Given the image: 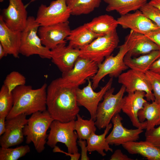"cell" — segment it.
<instances>
[{
    "label": "cell",
    "mask_w": 160,
    "mask_h": 160,
    "mask_svg": "<svg viewBox=\"0 0 160 160\" xmlns=\"http://www.w3.org/2000/svg\"><path fill=\"white\" fill-rule=\"evenodd\" d=\"M144 35L155 43L160 51V28L152 30Z\"/></svg>",
    "instance_id": "cell-37"
},
{
    "label": "cell",
    "mask_w": 160,
    "mask_h": 160,
    "mask_svg": "<svg viewBox=\"0 0 160 160\" xmlns=\"http://www.w3.org/2000/svg\"><path fill=\"white\" fill-rule=\"evenodd\" d=\"M37 0H31L30 1V3H31V2H34L36 1H37Z\"/></svg>",
    "instance_id": "cell-45"
},
{
    "label": "cell",
    "mask_w": 160,
    "mask_h": 160,
    "mask_svg": "<svg viewBox=\"0 0 160 160\" xmlns=\"http://www.w3.org/2000/svg\"><path fill=\"white\" fill-rule=\"evenodd\" d=\"M133 36V32L131 30L126 36L124 43L119 47V51L117 54L107 56L98 65L97 73L91 78L92 87L94 90L97 88L100 81L106 76L108 75L111 77H118L123 71L128 68L124 63V58L130 48Z\"/></svg>",
    "instance_id": "cell-3"
},
{
    "label": "cell",
    "mask_w": 160,
    "mask_h": 160,
    "mask_svg": "<svg viewBox=\"0 0 160 160\" xmlns=\"http://www.w3.org/2000/svg\"><path fill=\"white\" fill-rule=\"evenodd\" d=\"M77 88L67 85L60 77L53 80L47 86V110L54 120L62 122L75 120L80 111Z\"/></svg>",
    "instance_id": "cell-1"
},
{
    "label": "cell",
    "mask_w": 160,
    "mask_h": 160,
    "mask_svg": "<svg viewBox=\"0 0 160 160\" xmlns=\"http://www.w3.org/2000/svg\"><path fill=\"white\" fill-rule=\"evenodd\" d=\"M46 83L33 89L30 85L20 86L12 91L13 103L12 108L6 117L9 119L19 114L31 115L47 110Z\"/></svg>",
    "instance_id": "cell-2"
},
{
    "label": "cell",
    "mask_w": 160,
    "mask_h": 160,
    "mask_svg": "<svg viewBox=\"0 0 160 160\" xmlns=\"http://www.w3.org/2000/svg\"><path fill=\"white\" fill-rule=\"evenodd\" d=\"M150 82L155 98L154 101L160 103V74L149 70L146 73Z\"/></svg>",
    "instance_id": "cell-35"
},
{
    "label": "cell",
    "mask_w": 160,
    "mask_h": 160,
    "mask_svg": "<svg viewBox=\"0 0 160 160\" xmlns=\"http://www.w3.org/2000/svg\"><path fill=\"white\" fill-rule=\"evenodd\" d=\"M40 26L35 18L28 17L26 27L21 32L20 54L27 57L36 55L42 58L51 59V50L42 44L38 35Z\"/></svg>",
    "instance_id": "cell-5"
},
{
    "label": "cell",
    "mask_w": 160,
    "mask_h": 160,
    "mask_svg": "<svg viewBox=\"0 0 160 160\" xmlns=\"http://www.w3.org/2000/svg\"><path fill=\"white\" fill-rule=\"evenodd\" d=\"M26 81V78L23 75L18 72L13 71L7 75L3 84L11 93L17 87L25 85Z\"/></svg>",
    "instance_id": "cell-33"
},
{
    "label": "cell",
    "mask_w": 160,
    "mask_h": 160,
    "mask_svg": "<svg viewBox=\"0 0 160 160\" xmlns=\"http://www.w3.org/2000/svg\"><path fill=\"white\" fill-rule=\"evenodd\" d=\"M145 140L160 149V125L145 133Z\"/></svg>",
    "instance_id": "cell-36"
},
{
    "label": "cell",
    "mask_w": 160,
    "mask_h": 160,
    "mask_svg": "<svg viewBox=\"0 0 160 160\" xmlns=\"http://www.w3.org/2000/svg\"><path fill=\"white\" fill-rule=\"evenodd\" d=\"M149 70L160 74V57L152 63L150 67Z\"/></svg>",
    "instance_id": "cell-41"
},
{
    "label": "cell",
    "mask_w": 160,
    "mask_h": 160,
    "mask_svg": "<svg viewBox=\"0 0 160 160\" xmlns=\"http://www.w3.org/2000/svg\"><path fill=\"white\" fill-rule=\"evenodd\" d=\"M85 24L94 33L101 36L106 35L116 30L119 25L117 20L107 14L95 17L91 21Z\"/></svg>",
    "instance_id": "cell-24"
},
{
    "label": "cell",
    "mask_w": 160,
    "mask_h": 160,
    "mask_svg": "<svg viewBox=\"0 0 160 160\" xmlns=\"http://www.w3.org/2000/svg\"><path fill=\"white\" fill-rule=\"evenodd\" d=\"M103 0H66L71 15L87 14L99 7Z\"/></svg>",
    "instance_id": "cell-29"
},
{
    "label": "cell",
    "mask_w": 160,
    "mask_h": 160,
    "mask_svg": "<svg viewBox=\"0 0 160 160\" xmlns=\"http://www.w3.org/2000/svg\"><path fill=\"white\" fill-rule=\"evenodd\" d=\"M13 99L12 92L4 84L0 90V116L6 117L11 111L13 105Z\"/></svg>",
    "instance_id": "cell-32"
},
{
    "label": "cell",
    "mask_w": 160,
    "mask_h": 160,
    "mask_svg": "<svg viewBox=\"0 0 160 160\" xmlns=\"http://www.w3.org/2000/svg\"><path fill=\"white\" fill-rule=\"evenodd\" d=\"M98 64L88 59L79 57L73 67L70 71L62 73L61 79L67 85L77 88L85 83L97 73Z\"/></svg>",
    "instance_id": "cell-10"
},
{
    "label": "cell",
    "mask_w": 160,
    "mask_h": 160,
    "mask_svg": "<svg viewBox=\"0 0 160 160\" xmlns=\"http://www.w3.org/2000/svg\"><path fill=\"white\" fill-rule=\"evenodd\" d=\"M131 154H139L148 160H160V149L147 141H131L121 145Z\"/></svg>",
    "instance_id": "cell-21"
},
{
    "label": "cell",
    "mask_w": 160,
    "mask_h": 160,
    "mask_svg": "<svg viewBox=\"0 0 160 160\" xmlns=\"http://www.w3.org/2000/svg\"><path fill=\"white\" fill-rule=\"evenodd\" d=\"M117 20L118 25L123 28H129L135 33L143 34L159 28L140 9L133 13L121 15Z\"/></svg>",
    "instance_id": "cell-18"
},
{
    "label": "cell",
    "mask_w": 160,
    "mask_h": 160,
    "mask_svg": "<svg viewBox=\"0 0 160 160\" xmlns=\"http://www.w3.org/2000/svg\"><path fill=\"white\" fill-rule=\"evenodd\" d=\"M7 56L4 49L0 44V59H1L3 57Z\"/></svg>",
    "instance_id": "cell-44"
},
{
    "label": "cell",
    "mask_w": 160,
    "mask_h": 160,
    "mask_svg": "<svg viewBox=\"0 0 160 160\" xmlns=\"http://www.w3.org/2000/svg\"><path fill=\"white\" fill-rule=\"evenodd\" d=\"M71 31L68 21L50 25L40 26L38 33L42 44L51 50L58 44L66 42V38Z\"/></svg>",
    "instance_id": "cell-15"
},
{
    "label": "cell",
    "mask_w": 160,
    "mask_h": 160,
    "mask_svg": "<svg viewBox=\"0 0 160 160\" xmlns=\"http://www.w3.org/2000/svg\"><path fill=\"white\" fill-rule=\"evenodd\" d=\"M77 142L81 149L80 160H89V158L87 155V152L88 150L87 141L85 140L79 139V140L77 141Z\"/></svg>",
    "instance_id": "cell-38"
},
{
    "label": "cell",
    "mask_w": 160,
    "mask_h": 160,
    "mask_svg": "<svg viewBox=\"0 0 160 160\" xmlns=\"http://www.w3.org/2000/svg\"><path fill=\"white\" fill-rule=\"evenodd\" d=\"M77 120L75 121V130L79 139L87 140L97 129L95 121L92 118L84 119L78 114Z\"/></svg>",
    "instance_id": "cell-30"
},
{
    "label": "cell",
    "mask_w": 160,
    "mask_h": 160,
    "mask_svg": "<svg viewBox=\"0 0 160 160\" xmlns=\"http://www.w3.org/2000/svg\"><path fill=\"white\" fill-rule=\"evenodd\" d=\"M53 152L54 153L60 152L65 154L66 155L69 156L71 158V160H78L81 157V154L79 153L71 154L69 153H66L61 150L60 148L56 145L53 148Z\"/></svg>",
    "instance_id": "cell-40"
},
{
    "label": "cell",
    "mask_w": 160,
    "mask_h": 160,
    "mask_svg": "<svg viewBox=\"0 0 160 160\" xmlns=\"http://www.w3.org/2000/svg\"><path fill=\"white\" fill-rule=\"evenodd\" d=\"M23 0H9L8 7L0 15L7 26L15 31L22 32L26 25L28 13Z\"/></svg>",
    "instance_id": "cell-13"
},
{
    "label": "cell",
    "mask_w": 160,
    "mask_h": 160,
    "mask_svg": "<svg viewBox=\"0 0 160 160\" xmlns=\"http://www.w3.org/2000/svg\"><path fill=\"white\" fill-rule=\"evenodd\" d=\"M135 33L134 37L128 54L132 57L136 56L159 50L157 46L145 35Z\"/></svg>",
    "instance_id": "cell-27"
},
{
    "label": "cell",
    "mask_w": 160,
    "mask_h": 160,
    "mask_svg": "<svg viewBox=\"0 0 160 160\" xmlns=\"http://www.w3.org/2000/svg\"><path fill=\"white\" fill-rule=\"evenodd\" d=\"M6 117L0 116V135L1 136L4 132L6 129Z\"/></svg>",
    "instance_id": "cell-42"
},
{
    "label": "cell",
    "mask_w": 160,
    "mask_h": 160,
    "mask_svg": "<svg viewBox=\"0 0 160 160\" xmlns=\"http://www.w3.org/2000/svg\"><path fill=\"white\" fill-rule=\"evenodd\" d=\"M145 93L137 91L128 93L123 97L121 111L129 118L133 126L136 128L146 129L147 121L140 122L138 119V113L142 109L144 104L148 102L145 99Z\"/></svg>",
    "instance_id": "cell-17"
},
{
    "label": "cell",
    "mask_w": 160,
    "mask_h": 160,
    "mask_svg": "<svg viewBox=\"0 0 160 160\" xmlns=\"http://www.w3.org/2000/svg\"><path fill=\"white\" fill-rule=\"evenodd\" d=\"M119 83L124 86L128 93L137 91L145 93L147 101H153L155 98L150 82L145 73L130 69L118 77Z\"/></svg>",
    "instance_id": "cell-12"
},
{
    "label": "cell",
    "mask_w": 160,
    "mask_h": 160,
    "mask_svg": "<svg viewBox=\"0 0 160 160\" xmlns=\"http://www.w3.org/2000/svg\"><path fill=\"white\" fill-rule=\"evenodd\" d=\"M149 3L160 9V0H151Z\"/></svg>",
    "instance_id": "cell-43"
},
{
    "label": "cell",
    "mask_w": 160,
    "mask_h": 160,
    "mask_svg": "<svg viewBox=\"0 0 160 160\" xmlns=\"http://www.w3.org/2000/svg\"><path fill=\"white\" fill-rule=\"evenodd\" d=\"M30 151V147L28 145H21L14 148L1 147L0 160H17Z\"/></svg>",
    "instance_id": "cell-31"
},
{
    "label": "cell",
    "mask_w": 160,
    "mask_h": 160,
    "mask_svg": "<svg viewBox=\"0 0 160 160\" xmlns=\"http://www.w3.org/2000/svg\"><path fill=\"white\" fill-rule=\"evenodd\" d=\"M102 36L94 33L85 24L71 30L66 41H69L68 45L80 49L88 44L97 37Z\"/></svg>",
    "instance_id": "cell-22"
},
{
    "label": "cell",
    "mask_w": 160,
    "mask_h": 160,
    "mask_svg": "<svg viewBox=\"0 0 160 160\" xmlns=\"http://www.w3.org/2000/svg\"><path fill=\"white\" fill-rule=\"evenodd\" d=\"M148 0H103L107 4V12L116 11L121 15L140 8Z\"/></svg>",
    "instance_id": "cell-26"
},
{
    "label": "cell",
    "mask_w": 160,
    "mask_h": 160,
    "mask_svg": "<svg viewBox=\"0 0 160 160\" xmlns=\"http://www.w3.org/2000/svg\"><path fill=\"white\" fill-rule=\"evenodd\" d=\"M21 36V32L9 28L0 16V44L7 55H11L15 58L19 57Z\"/></svg>",
    "instance_id": "cell-20"
},
{
    "label": "cell",
    "mask_w": 160,
    "mask_h": 160,
    "mask_svg": "<svg viewBox=\"0 0 160 160\" xmlns=\"http://www.w3.org/2000/svg\"><path fill=\"white\" fill-rule=\"evenodd\" d=\"M54 120L47 110L38 111L31 115L23 128L26 143H32L38 153L45 149L48 135L47 131Z\"/></svg>",
    "instance_id": "cell-4"
},
{
    "label": "cell",
    "mask_w": 160,
    "mask_h": 160,
    "mask_svg": "<svg viewBox=\"0 0 160 160\" xmlns=\"http://www.w3.org/2000/svg\"><path fill=\"white\" fill-rule=\"evenodd\" d=\"M75 121L62 122L54 120L49 127L46 142L47 145L53 148L58 143H61L65 145L68 153L71 154L78 153L77 145L78 137L75 131Z\"/></svg>",
    "instance_id": "cell-8"
},
{
    "label": "cell",
    "mask_w": 160,
    "mask_h": 160,
    "mask_svg": "<svg viewBox=\"0 0 160 160\" xmlns=\"http://www.w3.org/2000/svg\"><path fill=\"white\" fill-rule=\"evenodd\" d=\"M152 102L146 103L138 113L140 122L147 120L146 131H149L160 125V103L154 101Z\"/></svg>",
    "instance_id": "cell-25"
},
{
    "label": "cell",
    "mask_w": 160,
    "mask_h": 160,
    "mask_svg": "<svg viewBox=\"0 0 160 160\" xmlns=\"http://www.w3.org/2000/svg\"><path fill=\"white\" fill-rule=\"evenodd\" d=\"M66 44H60L51 50L52 61L62 73L71 70L80 55V49L67 46Z\"/></svg>",
    "instance_id": "cell-19"
},
{
    "label": "cell",
    "mask_w": 160,
    "mask_h": 160,
    "mask_svg": "<svg viewBox=\"0 0 160 160\" xmlns=\"http://www.w3.org/2000/svg\"><path fill=\"white\" fill-rule=\"evenodd\" d=\"M112 126L110 123L105 128L104 132L100 135L93 133L87 140L88 151H96L102 156L106 155L104 151H113V149L110 147L109 144L106 141V136Z\"/></svg>",
    "instance_id": "cell-28"
},
{
    "label": "cell",
    "mask_w": 160,
    "mask_h": 160,
    "mask_svg": "<svg viewBox=\"0 0 160 160\" xmlns=\"http://www.w3.org/2000/svg\"><path fill=\"white\" fill-rule=\"evenodd\" d=\"M114 89L113 87L109 89L104 95L103 101L98 105L95 124L99 129L105 128L112 118L121 111L125 88L122 85L116 94L113 93Z\"/></svg>",
    "instance_id": "cell-6"
},
{
    "label": "cell",
    "mask_w": 160,
    "mask_h": 160,
    "mask_svg": "<svg viewBox=\"0 0 160 160\" xmlns=\"http://www.w3.org/2000/svg\"><path fill=\"white\" fill-rule=\"evenodd\" d=\"M88 84L82 89H76L77 100L79 105L85 107L89 113L91 118L96 120L97 109L106 92L111 87L113 78L111 77L106 84L98 92L94 91L92 81L87 79Z\"/></svg>",
    "instance_id": "cell-11"
},
{
    "label": "cell",
    "mask_w": 160,
    "mask_h": 160,
    "mask_svg": "<svg viewBox=\"0 0 160 160\" xmlns=\"http://www.w3.org/2000/svg\"><path fill=\"white\" fill-rule=\"evenodd\" d=\"M147 17L160 28V9L147 2L140 9Z\"/></svg>",
    "instance_id": "cell-34"
},
{
    "label": "cell",
    "mask_w": 160,
    "mask_h": 160,
    "mask_svg": "<svg viewBox=\"0 0 160 160\" xmlns=\"http://www.w3.org/2000/svg\"><path fill=\"white\" fill-rule=\"evenodd\" d=\"M25 114L6 119V129L0 139V145L3 148H9L21 143L24 140L23 128L28 119Z\"/></svg>",
    "instance_id": "cell-14"
},
{
    "label": "cell",
    "mask_w": 160,
    "mask_h": 160,
    "mask_svg": "<svg viewBox=\"0 0 160 160\" xmlns=\"http://www.w3.org/2000/svg\"><path fill=\"white\" fill-rule=\"evenodd\" d=\"M159 57L160 51L156 50L137 57H132L127 53L124 60L126 65L131 69L145 73L149 70L152 63Z\"/></svg>",
    "instance_id": "cell-23"
},
{
    "label": "cell",
    "mask_w": 160,
    "mask_h": 160,
    "mask_svg": "<svg viewBox=\"0 0 160 160\" xmlns=\"http://www.w3.org/2000/svg\"><path fill=\"white\" fill-rule=\"evenodd\" d=\"M3 1H4V0H0V2H2Z\"/></svg>",
    "instance_id": "cell-46"
},
{
    "label": "cell",
    "mask_w": 160,
    "mask_h": 160,
    "mask_svg": "<svg viewBox=\"0 0 160 160\" xmlns=\"http://www.w3.org/2000/svg\"><path fill=\"white\" fill-rule=\"evenodd\" d=\"M110 160H133L126 155L124 154L119 149L116 150L111 156Z\"/></svg>",
    "instance_id": "cell-39"
},
{
    "label": "cell",
    "mask_w": 160,
    "mask_h": 160,
    "mask_svg": "<svg viewBox=\"0 0 160 160\" xmlns=\"http://www.w3.org/2000/svg\"><path fill=\"white\" fill-rule=\"evenodd\" d=\"M122 117L119 113L114 116L111 121L112 129L106 137V141L109 145H119L131 141H135L140 138V135L143 132V129L136 128L128 129L124 127L122 123Z\"/></svg>",
    "instance_id": "cell-16"
},
{
    "label": "cell",
    "mask_w": 160,
    "mask_h": 160,
    "mask_svg": "<svg viewBox=\"0 0 160 160\" xmlns=\"http://www.w3.org/2000/svg\"><path fill=\"white\" fill-rule=\"evenodd\" d=\"M119 41L116 30L99 36L80 49V57L93 61L98 65L117 47Z\"/></svg>",
    "instance_id": "cell-7"
},
{
    "label": "cell",
    "mask_w": 160,
    "mask_h": 160,
    "mask_svg": "<svg viewBox=\"0 0 160 160\" xmlns=\"http://www.w3.org/2000/svg\"><path fill=\"white\" fill-rule=\"evenodd\" d=\"M71 15L66 0H55L48 6L41 4L35 20L40 26H48L68 21Z\"/></svg>",
    "instance_id": "cell-9"
}]
</instances>
